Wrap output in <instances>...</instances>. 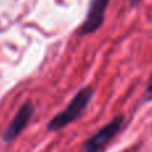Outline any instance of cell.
I'll return each instance as SVG.
<instances>
[{"label": "cell", "instance_id": "cell-1", "mask_svg": "<svg viewBox=\"0 0 152 152\" xmlns=\"http://www.w3.org/2000/svg\"><path fill=\"white\" fill-rule=\"evenodd\" d=\"M94 88L92 87H84L74 96V99L69 102V104L64 108L61 112H59L56 116H53L47 124V129L50 132H56L59 129L67 127L75 121L81 113L84 112L88 104L91 103L94 97Z\"/></svg>", "mask_w": 152, "mask_h": 152}, {"label": "cell", "instance_id": "cell-5", "mask_svg": "<svg viewBox=\"0 0 152 152\" xmlns=\"http://www.w3.org/2000/svg\"><path fill=\"white\" fill-rule=\"evenodd\" d=\"M144 97H145V100H147V102H151V100H152V79H151L150 84H148L147 89H145Z\"/></svg>", "mask_w": 152, "mask_h": 152}, {"label": "cell", "instance_id": "cell-6", "mask_svg": "<svg viewBox=\"0 0 152 152\" xmlns=\"http://www.w3.org/2000/svg\"><path fill=\"white\" fill-rule=\"evenodd\" d=\"M142 0H129V3H131L132 5H135V4H137V3H140Z\"/></svg>", "mask_w": 152, "mask_h": 152}, {"label": "cell", "instance_id": "cell-3", "mask_svg": "<svg viewBox=\"0 0 152 152\" xmlns=\"http://www.w3.org/2000/svg\"><path fill=\"white\" fill-rule=\"evenodd\" d=\"M110 1L111 0H91L86 20L83 21V24L77 29L79 35L94 34V32H96L103 26L105 11H107Z\"/></svg>", "mask_w": 152, "mask_h": 152}, {"label": "cell", "instance_id": "cell-2", "mask_svg": "<svg viewBox=\"0 0 152 152\" xmlns=\"http://www.w3.org/2000/svg\"><path fill=\"white\" fill-rule=\"evenodd\" d=\"M124 124V116L118 115L113 118L108 124H105L103 128H100L96 134H94L91 137L84 142L81 150L83 152H99L102 151L113 137L118 135V132L121 129Z\"/></svg>", "mask_w": 152, "mask_h": 152}, {"label": "cell", "instance_id": "cell-4", "mask_svg": "<svg viewBox=\"0 0 152 152\" xmlns=\"http://www.w3.org/2000/svg\"><path fill=\"white\" fill-rule=\"evenodd\" d=\"M34 115V104L32 102H26L19 111L16 112V115L13 116L12 121L8 124V127L5 128V131L3 132L1 140L4 143H11L23 132V129L27 127L31 116Z\"/></svg>", "mask_w": 152, "mask_h": 152}]
</instances>
